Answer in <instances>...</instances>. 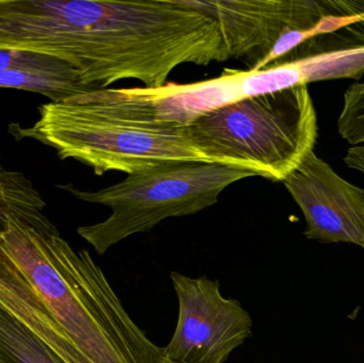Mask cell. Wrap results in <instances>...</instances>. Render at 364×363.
<instances>
[{
	"label": "cell",
	"instance_id": "9a60e30c",
	"mask_svg": "<svg viewBox=\"0 0 364 363\" xmlns=\"http://www.w3.org/2000/svg\"><path fill=\"white\" fill-rule=\"evenodd\" d=\"M164 363H166V362H164Z\"/></svg>",
	"mask_w": 364,
	"mask_h": 363
},
{
	"label": "cell",
	"instance_id": "4fadbf2b",
	"mask_svg": "<svg viewBox=\"0 0 364 363\" xmlns=\"http://www.w3.org/2000/svg\"><path fill=\"white\" fill-rule=\"evenodd\" d=\"M338 128L342 138L353 146L364 144V81L346 90Z\"/></svg>",
	"mask_w": 364,
	"mask_h": 363
},
{
	"label": "cell",
	"instance_id": "30bf717a",
	"mask_svg": "<svg viewBox=\"0 0 364 363\" xmlns=\"http://www.w3.org/2000/svg\"><path fill=\"white\" fill-rule=\"evenodd\" d=\"M0 87L33 92L53 102L97 89L85 85L79 75L34 74L23 70L0 72Z\"/></svg>",
	"mask_w": 364,
	"mask_h": 363
},
{
	"label": "cell",
	"instance_id": "5b68a950",
	"mask_svg": "<svg viewBox=\"0 0 364 363\" xmlns=\"http://www.w3.org/2000/svg\"><path fill=\"white\" fill-rule=\"evenodd\" d=\"M178 322L164 347L166 363H225L252 335V320L239 300L220 294V281L171 273Z\"/></svg>",
	"mask_w": 364,
	"mask_h": 363
},
{
	"label": "cell",
	"instance_id": "5bb4252c",
	"mask_svg": "<svg viewBox=\"0 0 364 363\" xmlns=\"http://www.w3.org/2000/svg\"><path fill=\"white\" fill-rule=\"evenodd\" d=\"M363 249H364V246L363 247Z\"/></svg>",
	"mask_w": 364,
	"mask_h": 363
},
{
	"label": "cell",
	"instance_id": "7c38bea8",
	"mask_svg": "<svg viewBox=\"0 0 364 363\" xmlns=\"http://www.w3.org/2000/svg\"><path fill=\"white\" fill-rule=\"evenodd\" d=\"M9 70H23L34 74L79 75L72 66L53 58L23 51L0 49V72Z\"/></svg>",
	"mask_w": 364,
	"mask_h": 363
},
{
	"label": "cell",
	"instance_id": "6da1fadb",
	"mask_svg": "<svg viewBox=\"0 0 364 363\" xmlns=\"http://www.w3.org/2000/svg\"><path fill=\"white\" fill-rule=\"evenodd\" d=\"M45 207L11 213L0 249L29 281L87 363H164V347L134 323L87 249L76 251Z\"/></svg>",
	"mask_w": 364,
	"mask_h": 363
},
{
	"label": "cell",
	"instance_id": "52a82bcc",
	"mask_svg": "<svg viewBox=\"0 0 364 363\" xmlns=\"http://www.w3.org/2000/svg\"><path fill=\"white\" fill-rule=\"evenodd\" d=\"M303 211L306 238L364 246V190L339 176L314 151L284 181Z\"/></svg>",
	"mask_w": 364,
	"mask_h": 363
},
{
	"label": "cell",
	"instance_id": "3957f363",
	"mask_svg": "<svg viewBox=\"0 0 364 363\" xmlns=\"http://www.w3.org/2000/svg\"><path fill=\"white\" fill-rule=\"evenodd\" d=\"M193 146L210 163L284 181L318 138L307 85L235 100L186 125Z\"/></svg>",
	"mask_w": 364,
	"mask_h": 363
},
{
	"label": "cell",
	"instance_id": "ba28073f",
	"mask_svg": "<svg viewBox=\"0 0 364 363\" xmlns=\"http://www.w3.org/2000/svg\"><path fill=\"white\" fill-rule=\"evenodd\" d=\"M291 63L297 66L307 85L329 79L361 78L364 74V1L350 0L340 27L308 38L277 66Z\"/></svg>",
	"mask_w": 364,
	"mask_h": 363
},
{
	"label": "cell",
	"instance_id": "7a4b0ae2",
	"mask_svg": "<svg viewBox=\"0 0 364 363\" xmlns=\"http://www.w3.org/2000/svg\"><path fill=\"white\" fill-rule=\"evenodd\" d=\"M30 127L10 126V134L55 149L60 159H74L107 172L134 174L173 162L205 161L193 146L186 126L173 119L164 90L96 89L38 109Z\"/></svg>",
	"mask_w": 364,
	"mask_h": 363
},
{
	"label": "cell",
	"instance_id": "8992f818",
	"mask_svg": "<svg viewBox=\"0 0 364 363\" xmlns=\"http://www.w3.org/2000/svg\"><path fill=\"white\" fill-rule=\"evenodd\" d=\"M218 23L229 59L252 72L262 70L280 38L311 31L328 11V0H182Z\"/></svg>",
	"mask_w": 364,
	"mask_h": 363
},
{
	"label": "cell",
	"instance_id": "8fae6325",
	"mask_svg": "<svg viewBox=\"0 0 364 363\" xmlns=\"http://www.w3.org/2000/svg\"><path fill=\"white\" fill-rule=\"evenodd\" d=\"M41 194L21 173L0 168V230L9 215L45 206Z\"/></svg>",
	"mask_w": 364,
	"mask_h": 363
},
{
	"label": "cell",
	"instance_id": "277c9868",
	"mask_svg": "<svg viewBox=\"0 0 364 363\" xmlns=\"http://www.w3.org/2000/svg\"><path fill=\"white\" fill-rule=\"evenodd\" d=\"M247 170L205 161L173 162L129 174L114 185L82 191L59 185L83 202L111 209L108 219L77 229L100 255L136 234L151 232L170 217L200 212L218 202L225 189L254 177Z\"/></svg>",
	"mask_w": 364,
	"mask_h": 363
},
{
	"label": "cell",
	"instance_id": "9c48e42d",
	"mask_svg": "<svg viewBox=\"0 0 364 363\" xmlns=\"http://www.w3.org/2000/svg\"><path fill=\"white\" fill-rule=\"evenodd\" d=\"M0 363H66L25 324L0 306Z\"/></svg>",
	"mask_w": 364,
	"mask_h": 363
}]
</instances>
